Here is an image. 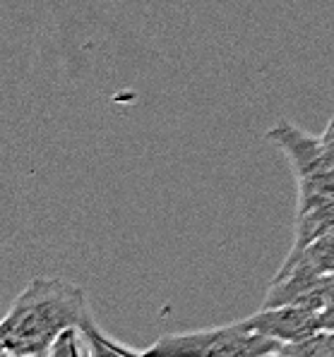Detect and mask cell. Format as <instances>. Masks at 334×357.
<instances>
[{"instance_id":"obj_1","label":"cell","mask_w":334,"mask_h":357,"mask_svg":"<svg viewBox=\"0 0 334 357\" xmlns=\"http://www.w3.org/2000/svg\"><path fill=\"white\" fill-rule=\"evenodd\" d=\"M92 314L85 288L65 278H31L0 319V348L13 357H43L65 328Z\"/></svg>"},{"instance_id":"obj_2","label":"cell","mask_w":334,"mask_h":357,"mask_svg":"<svg viewBox=\"0 0 334 357\" xmlns=\"http://www.w3.org/2000/svg\"><path fill=\"white\" fill-rule=\"evenodd\" d=\"M282 343L257 333L248 319L226 326L197 328L159 336L154 345L145 348V355H195V357H265L279 355Z\"/></svg>"},{"instance_id":"obj_3","label":"cell","mask_w":334,"mask_h":357,"mask_svg":"<svg viewBox=\"0 0 334 357\" xmlns=\"http://www.w3.org/2000/svg\"><path fill=\"white\" fill-rule=\"evenodd\" d=\"M248 324L257 333L267 338H275L282 345L300 343L310 338L313 333L322 331L320 312L300 302H289V305L262 307L260 312L248 317Z\"/></svg>"},{"instance_id":"obj_4","label":"cell","mask_w":334,"mask_h":357,"mask_svg":"<svg viewBox=\"0 0 334 357\" xmlns=\"http://www.w3.org/2000/svg\"><path fill=\"white\" fill-rule=\"evenodd\" d=\"M80 328L87 338V345H89V355H145V350H135L116 338L106 336L101 326L94 321V314L87 317Z\"/></svg>"},{"instance_id":"obj_5","label":"cell","mask_w":334,"mask_h":357,"mask_svg":"<svg viewBox=\"0 0 334 357\" xmlns=\"http://www.w3.org/2000/svg\"><path fill=\"white\" fill-rule=\"evenodd\" d=\"M48 355L51 357H89V345H87V338H85V333H82V328L80 326L65 328V331L53 340Z\"/></svg>"},{"instance_id":"obj_6","label":"cell","mask_w":334,"mask_h":357,"mask_svg":"<svg viewBox=\"0 0 334 357\" xmlns=\"http://www.w3.org/2000/svg\"><path fill=\"white\" fill-rule=\"evenodd\" d=\"M0 355H3V348H0Z\"/></svg>"}]
</instances>
